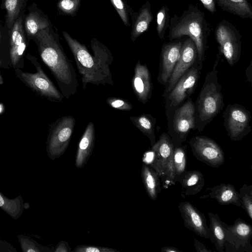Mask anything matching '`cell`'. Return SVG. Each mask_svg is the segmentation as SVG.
I'll use <instances>...</instances> for the list:
<instances>
[{
  "instance_id": "1",
  "label": "cell",
  "mask_w": 252,
  "mask_h": 252,
  "mask_svg": "<svg viewBox=\"0 0 252 252\" xmlns=\"http://www.w3.org/2000/svg\"><path fill=\"white\" fill-rule=\"evenodd\" d=\"M63 35L71 51L81 76L82 87L86 89L88 84L95 85H114L110 66L113 61L111 51L95 38L90 41L93 54L86 45L72 37L67 32Z\"/></svg>"
},
{
  "instance_id": "2",
  "label": "cell",
  "mask_w": 252,
  "mask_h": 252,
  "mask_svg": "<svg viewBox=\"0 0 252 252\" xmlns=\"http://www.w3.org/2000/svg\"><path fill=\"white\" fill-rule=\"evenodd\" d=\"M43 62L55 78L63 97L68 99L77 91L78 82L74 68L52 26L38 32L33 37Z\"/></svg>"
},
{
  "instance_id": "3",
  "label": "cell",
  "mask_w": 252,
  "mask_h": 252,
  "mask_svg": "<svg viewBox=\"0 0 252 252\" xmlns=\"http://www.w3.org/2000/svg\"><path fill=\"white\" fill-rule=\"evenodd\" d=\"M168 38L173 41L188 35L197 49L198 63L202 65L205 59L210 29L204 13L197 6L189 4L180 15H174L170 19Z\"/></svg>"
},
{
  "instance_id": "4",
  "label": "cell",
  "mask_w": 252,
  "mask_h": 252,
  "mask_svg": "<svg viewBox=\"0 0 252 252\" xmlns=\"http://www.w3.org/2000/svg\"><path fill=\"white\" fill-rule=\"evenodd\" d=\"M219 57L212 69L206 75L195 106V128L198 131L211 122L222 110L224 102L221 85L218 80L217 67Z\"/></svg>"
},
{
  "instance_id": "5",
  "label": "cell",
  "mask_w": 252,
  "mask_h": 252,
  "mask_svg": "<svg viewBox=\"0 0 252 252\" xmlns=\"http://www.w3.org/2000/svg\"><path fill=\"white\" fill-rule=\"evenodd\" d=\"M174 145L170 136L162 133L149 150L143 155V162L152 168L159 175L163 189L175 185L173 162Z\"/></svg>"
},
{
  "instance_id": "6",
  "label": "cell",
  "mask_w": 252,
  "mask_h": 252,
  "mask_svg": "<svg viewBox=\"0 0 252 252\" xmlns=\"http://www.w3.org/2000/svg\"><path fill=\"white\" fill-rule=\"evenodd\" d=\"M27 58L34 65L36 72L30 73L16 68L14 71L17 78L39 95L50 101L61 102L64 97L63 95L45 73L37 58L30 54L27 55Z\"/></svg>"
},
{
  "instance_id": "7",
  "label": "cell",
  "mask_w": 252,
  "mask_h": 252,
  "mask_svg": "<svg viewBox=\"0 0 252 252\" xmlns=\"http://www.w3.org/2000/svg\"><path fill=\"white\" fill-rule=\"evenodd\" d=\"M76 120L72 116H63L49 127L46 151L51 159L61 157L68 147L72 135Z\"/></svg>"
},
{
  "instance_id": "8",
  "label": "cell",
  "mask_w": 252,
  "mask_h": 252,
  "mask_svg": "<svg viewBox=\"0 0 252 252\" xmlns=\"http://www.w3.org/2000/svg\"><path fill=\"white\" fill-rule=\"evenodd\" d=\"M215 37L220 53L229 65L233 66L239 61L241 56L240 32L232 24L223 19L217 26Z\"/></svg>"
},
{
  "instance_id": "9",
  "label": "cell",
  "mask_w": 252,
  "mask_h": 252,
  "mask_svg": "<svg viewBox=\"0 0 252 252\" xmlns=\"http://www.w3.org/2000/svg\"><path fill=\"white\" fill-rule=\"evenodd\" d=\"M169 125V136L174 146L182 145L190 130L195 128L194 102L191 99L175 110Z\"/></svg>"
},
{
  "instance_id": "10",
  "label": "cell",
  "mask_w": 252,
  "mask_h": 252,
  "mask_svg": "<svg viewBox=\"0 0 252 252\" xmlns=\"http://www.w3.org/2000/svg\"><path fill=\"white\" fill-rule=\"evenodd\" d=\"M224 126L230 138L239 141L251 131L250 111L238 104L227 105L223 113Z\"/></svg>"
},
{
  "instance_id": "11",
  "label": "cell",
  "mask_w": 252,
  "mask_h": 252,
  "mask_svg": "<svg viewBox=\"0 0 252 252\" xmlns=\"http://www.w3.org/2000/svg\"><path fill=\"white\" fill-rule=\"evenodd\" d=\"M189 143L195 158L208 166L216 168L224 163V152L214 140L204 136H195Z\"/></svg>"
},
{
  "instance_id": "12",
  "label": "cell",
  "mask_w": 252,
  "mask_h": 252,
  "mask_svg": "<svg viewBox=\"0 0 252 252\" xmlns=\"http://www.w3.org/2000/svg\"><path fill=\"white\" fill-rule=\"evenodd\" d=\"M252 226L240 218L228 225L224 245L225 252H252Z\"/></svg>"
},
{
  "instance_id": "13",
  "label": "cell",
  "mask_w": 252,
  "mask_h": 252,
  "mask_svg": "<svg viewBox=\"0 0 252 252\" xmlns=\"http://www.w3.org/2000/svg\"><path fill=\"white\" fill-rule=\"evenodd\" d=\"M202 67L198 63L191 66L179 79L168 94L166 104L169 108H175L189 97L197 85Z\"/></svg>"
},
{
  "instance_id": "14",
  "label": "cell",
  "mask_w": 252,
  "mask_h": 252,
  "mask_svg": "<svg viewBox=\"0 0 252 252\" xmlns=\"http://www.w3.org/2000/svg\"><path fill=\"white\" fill-rule=\"evenodd\" d=\"M197 58L196 45L190 38L182 43L179 59L169 78L163 96L168 95L181 77L194 63Z\"/></svg>"
},
{
  "instance_id": "15",
  "label": "cell",
  "mask_w": 252,
  "mask_h": 252,
  "mask_svg": "<svg viewBox=\"0 0 252 252\" xmlns=\"http://www.w3.org/2000/svg\"><path fill=\"white\" fill-rule=\"evenodd\" d=\"M178 208L183 220L184 226L198 236L209 239V227L204 214L188 201L182 202Z\"/></svg>"
},
{
  "instance_id": "16",
  "label": "cell",
  "mask_w": 252,
  "mask_h": 252,
  "mask_svg": "<svg viewBox=\"0 0 252 252\" xmlns=\"http://www.w3.org/2000/svg\"><path fill=\"white\" fill-rule=\"evenodd\" d=\"M23 15V13L20 15L10 30L9 54L14 69L23 67L24 56L27 47Z\"/></svg>"
},
{
  "instance_id": "17",
  "label": "cell",
  "mask_w": 252,
  "mask_h": 252,
  "mask_svg": "<svg viewBox=\"0 0 252 252\" xmlns=\"http://www.w3.org/2000/svg\"><path fill=\"white\" fill-rule=\"evenodd\" d=\"M182 45V42L173 40L162 46L158 80L162 85L167 84L171 76L179 59Z\"/></svg>"
},
{
  "instance_id": "18",
  "label": "cell",
  "mask_w": 252,
  "mask_h": 252,
  "mask_svg": "<svg viewBox=\"0 0 252 252\" xmlns=\"http://www.w3.org/2000/svg\"><path fill=\"white\" fill-rule=\"evenodd\" d=\"M131 86L137 99L146 104L152 93V83L150 71L146 64L138 60L134 68Z\"/></svg>"
},
{
  "instance_id": "19",
  "label": "cell",
  "mask_w": 252,
  "mask_h": 252,
  "mask_svg": "<svg viewBox=\"0 0 252 252\" xmlns=\"http://www.w3.org/2000/svg\"><path fill=\"white\" fill-rule=\"evenodd\" d=\"M209 192L200 197L201 199L214 198L220 205H234L241 207L238 191L231 184H220L213 187H208Z\"/></svg>"
},
{
  "instance_id": "20",
  "label": "cell",
  "mask_w": 252,
  "mask_h": 252,
  "mask_svg": "<svg viewBox=\"0 0 252 252\" xmlns=\"http://www.w3.org/2000/svg\"><path fill=\"white\" fill-rule=\"evenodd\" d=\"M175 182H179L182 187V195H195L200 192L205 185L202 173L196 170H186L175 177Z\"/></svg>"
},
{
  "instance_id": "21",
  "label": "cell",
  "mask_w": 252,
  "mask_h": 252,
  "mask_svg": "<svg viewBox=\"0 0 252 252\" xmlns=\"http://www.w3.org/2000/svg\"><path fill=\"white\" fill-rule=\"evenodd\" d=\"M95 129L94 123L87 125L79 143L75 159V165L78 168L84 166L88 160L94 147Z\"/></svg>"
},
{
  "instance_id": "22",
  "label": "cell",
  "mask_w": 252,
  "mask_h": 252,
  "mask_svg": "<svg viewBox=\"0 0 252 252\" xmlns=\"http://www.w3.org/2000/svg\"><path fill=\"white\" fill-rule=\"evenodd\" d=\"M153 20L151 3L150 0H147L141 6L138 12H134L131 17L130 38L132 42H134L148 30Z\"/></svg>"
},
{
  "instance_id": "23",
  "label": "cell",
  "mask_w": 252,
  "mask_h": 252,
  "mask_svg": "<svg viewBox=\"0 0 252 252\" xmlns=\"http://www.w3.org/2000/svg\"><path fill=\"white\" fill-rule=\"evenodd\" d=\"M209 240L214 244L217 251L224 252L226 231L228 224L223 222L217 214L209 212Z\"/></svg>"
},
{
  "instance_id": "24",
  "label": "cell",
  "mask_w": 252,
  "mask_h": 252,
  "mask_svg": "<svg viewBox=\"0 0 252 252\" xmlns=\"http://www.w3.org/2000/svg\"><path fill=\"white\" fill-rule=\"evenodd\" d=\"M51 26L48 17L39 10L31 11L24 20V30L29 39L33 38L40 31Z\"/></svg>"
},
{
  "instance_id": "25",
  "label": "cell",
  "mask_w": 252,
  "mask_h": 252,
  "mask_svg": "<svg viewBox=\"0 0 252 252\" xmlns=\"http://www.w3.org/2000/svg\"><path fill=\"white\" fill-rule=\"evenodd\" d=\"M141 174L149 198L153 201L156 200L161 191V183L159 175L152 168L144 163Z\"/></svg>"
},
{
  "instance_id": "26",
  "label": "cell",
  "mask_w": 252,
  "mask_h": 252,
  "mask_svg": "<svg viewBox=\"0 0 252 252\" xmlns=\"http://www.w3.org/2000/svg\"><path fill=\"white\" fill-rule=\"evenodd\" d=\"M224 11L242 18L252 19V7L248 0H217Z\"/></svg>"
},
{
  "instance_id": "27",
  "label": "cell",
  "mask_w": 252,
  "mask_h": 252,
  "mask_svg": "<svg viewBox=\"0 0 252 252\" xmlns=\"http://www.w3.org/2000/svg\"><path fill=\"white\" fill-rule=\"evenodd\" d=\"M134 126L150 140L151 146L156 143L155 129L156 119L151 114H142L129 118Z\"/></svg>"
},
{
  "instance_id": "28",
  "label": "cell",
  "mask_w": 252,
  "mask_h": 252,
  "mask_svg": "<svg viewBox=\"0 0 252 252\" xmlns=\"http://www.w3.org/2000/svg\"><path fill=\"white\" fill-rule=\"evenodd\" d=\"M24 201L21 195L9 198L0 192V208L14 220L19 219L23 213Z\"/></svg>"
},
{
  "instance_id": "29",
  "label": "cell",
  "mask_w": 252,
  "mask_h": 252,
  "mask_svg": "<svg viewBox=\"0 0 252 252\" xmlns=\"http://www.w3.org/2000/svg\"><path fill=\"white\" fill-rule=\"evenodd\" d=\"M28 0H5L3 6L6 10L5 25L10 30L14 22L24 11Z\"/></svg>"
},
{
  "instance_id": "30",
  "label": "cell",
  "mask_w": 252,
  "mask_h": 252,
  "mask_svg": "<svg viewBox=\"0 0 252 252\" xmlns=\"http://www.w3.org/2000/svg\"><path fill=\"white\" fill-rule=\"evenodd\" d=\"M187 148L186 145L174 146L173 162L175 177L186 170Z\"/></svg>"
},
{
  "instance_id": "31",
  "label": "cell",
  "mask_w": 252,
  "mask_h": 252,
  "mask_svg": "<svg viewBox=\"0 0 252 252\" xmlns=\"http://www.w3.org/2000/svg\"><path fill=\"white\" fill-rule=\"evenodd\" d=\"M169 10L167 5H163L157 13L156 30L158 35L161 40L163 39L166 30L169 27Z\"/></svg>"
},
{
  "instance_id": "32",
  "label": "cell",
  "mask_w": 252,
  "mask_h": 252,
  "mask_svg": "<svg viewBox=\"0 0 252 252\" xmlns=\"http://www.w3.org/2000/svg\"><path fill=\"white\" fill-rule=\"evenodd\" d=\"M123 23L126 27L130 26V19L134 12L126 0H110Z\"/></svg>"
},
{
  "instance_id": "33",
  "label": "cell",
  "mask_w": 252,
  "mask_h": 252,
  "mask_svg": "<svg viewBox=\"0 0 252 252\" xmlns=\"http://www.w3.org/2000/svg\"><path fill=\"white\" fill-rule=\"evenodd\" d=\"M241 207L252 220V185L244 184L238 192Z\"/></svg>"
},
{
  "instance_id": "34",
  "label": "cell",
  "mask_w": 252,
  "mask_h": 252,
  "mask_svg": "<svg viewBox=\"0 0 252 252\" xmlns=\"http://www.w3.org/2000/svg\"><path fill=\"white\" fill-rule=\"evenodd\" d=\"M18 239L23 252H43L51 251L48 248L39 245L29 236L19 235Z\"/></svg>"
},
{
  "instance_id": "35",
  "label": "cell",
  "mask_w": 252,
  "mask_h": 252,
  "mask_svg": "<svg viewBox=\"0 0 252 252\" xmlns=\"http://www.w3.org/2000/svg\"><path fill=\"white\" fill-rule=\"evenodd\" d=\"M81 0H60L57 4V9L63 15L75 16L81 5Z\"/></svg>"
},
{
  "instance_id": "36",
  "label": "cell",
  "mask_w": 252,
  "mask_h": 252,
  "mask_svg": "<svg viewBox=\"0 0 252 252\" xmlns=\"http://www.w3.org/2000/svg\"><path fill=\"white\" fill-rule=\"evenodd\" d=\"M106 103L111 107L120 110L129 111L133 108L128 101L116 97H109L106 100Z\"/></svg>"
},
{
  "instance_id": "37",
  "label": "cell",
  "mask_w": 252,
  "mask_h": 252,
  "mask_svg": "<svg viewBox=\"0 0 252 252\" xmlns=\"http://www.w3.org/2000/svg\"><path fill=\"white\" fill-rule=\"evenodd\" d=\"M75 252H119L118 251L107 247L82 245L75 247Z\"/></svg>"
},
{
  "instance_id": "38",
  "label": "cell",
  "mask_w": 252,
  "mask_h": 252,
  "mask_svg": "<svg viewBox=\"0 0 252 252\" xmlns=\"http://www.w3.org/2000/svg\"><path fill=\"white\" fill-rule=\"evenodd\" d=\"M205 8L210 12L212 14H214L217 11L216 4L217 0H199Z\"/></svg>"
},
{
  "instance_id": "39",
  "label": "cell",
  "mask_w": 252,
  "mask_h": 252,
  "mask_svg": "<svg viewBox=\"0 0 252 252\" xmlns=\"http://www.w3.org/2000/svg\"><path fill=\"white\" fill-rule=\"evenodd\" d=\"M193 243L195 249L197 252H212V251L208 248L205 244L196 238H193Z\"/></svg>"
},
{
  "instance_id": "40",
  "label": "cell",
  "mask_w": 252,
  "mask_h": 252,
  "mask_svg": "<svg viewBox=\"0 0 252 252\" xmlns=\"http://www.w3.org/2000/svg\"><path fill=\"white\" fill-rule=\"evenodd\" d=\"M71 248L67 243L65 241H61L57 246L55 252H68Z\"/></svg>"
},
{
  "instance_id": "41",
  "label": "cell",
  "mask_w": 252,
  "mask_h": 252,
  "mask_svg": "<svg viewBox=\"0 0 252 252\" xmlns=\"http://www.w3.org/2000/svg\"><path fill=\"white\" fill-rule=\"evenodd\" d=\"M161 251L163 252H181L178 248L173 247H170V246H169V247L166 246V247H161Z\"/></svg>"
},
{
  "instance_id": "42",
  "label": "cell",
  "mask_w": 252,
  "mask_h": 252,
  "mask_svg": "<svg viewBox=\"0 0 252 252\" xmlns=\"http://www.w3.org/2000/svg\"><path fill=\"white\" fill-rule=\"evenodd\" d=\"M2 25L0 23V41H1V32H2ZM1 65V61L0 59V66Z\"/></svg>"
},
{
  "instance_id": "43",
  "label": "cell",
  "mask_w": 252,
  "mask_h": 252,
  "mask_svg": "<svg viewBox=\"0 0 252 252\" xmlns=\"http://www.w3.org/2000/svg\"><path fill=\"white\" fill-rule=\"evenodd\" d=\"M3 83V80H2L1 75L0 74V85L2 84Z\"/></svg>"
}]
</instances>
